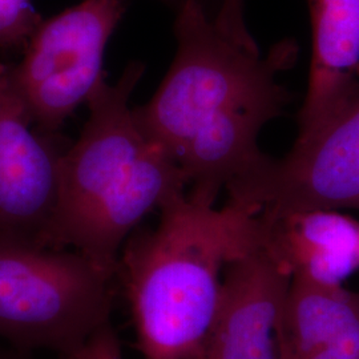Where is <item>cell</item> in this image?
I'll use <instances>...</instances> for the list:
<instances>
[{"instance_id":"6da1fadb","label":"cell","mask_w":359,"mask_h":359,"mask_svg":"<svg viewBox=\"0 0 359 359\" xmlns=\"http://www.w3.org/2000/svg\"><path fill=\"white\" fill-rule=\"evenodd\" d=\"M176 13L175 59L152 99L133 111L182 172L188 197L216 205L221 191L268 156L258 136L290 103L278 77L298 47L281 40L261 56L226 38L198 1Z\"/></svg>"},{"instance_id":"7a4b0ae2","label":"cell","mask_w":359,"mask_h":359,"mask_svg":"<svg viewBox=\"0 0 359 359\" xmlns=\"http://www.w3.org/2000/svg\"><path fill=\"white\" fill-rule=\"evenodd\" d=\"M144 72L142 62H130L115 84L105 79L86 104L88 118L62 157L47 240L48 249L75 250L114 274L142 219L188 189L176 163L130 108Z\"/></svg>"},{"instance_id":"3957f363","label":"cell","mask_w":359,"mask_h":359,"mask_svg":"<svg viewBox=\"0 0 359 359\" xmlns=\"http://www.w3.org/2000/svg\"><path fill=\"white\" fill-rule=\"evenodd\" d=\"M256 213L187 193L160 209L157 226L137 228L121 249L117 274L142 359H192L209 333L226 266L261 248Z\"/></svg>"},{"instance_id":"277c9868","label":"cell","mask_w":359,"mask_h":359,"mask_svg":"<svg viewBox=\"0 0 359 359\" xmlns=\"http://www.w3.org/2000/svg\"><path fill=\"white\" fill-rule=\"evenodd\" d=\"M115 278L71 249L0 241V338L71 358L111 323Z\"/></svg>"},{"instance_id":"5b68a950","label":"cell","mask_w":359,"mask_h":359,"mask_svg":"<svg viewBox=\"0 0 359 359\" xmlns=\"http://www.w3.org/2000/svg\"><path fill=\"white\" fill-rule=\"evenodd\" d=\"M127 8V0H83L43 19L20 62L7 65L13 90L40 132L59 135L105 80V48Z\"/></svg>"},{"instance_id":"8992f818","label":"cell","mask_w":359,"mask_h":359,"mask_svg":"<svg viewBox=\"0 0 359 359\" xmlns=\"http://www.w3.org/2000/svg\"><path fill=\"white\" fill-rule=\"evenodd\" d=\"M228 201L258 216L298 210H358L359 96L283 157L226 187Z\"/></svg>"},{"instance_id":"52a82bcc","label":"cell","mask_w":359,"mask_h":359,"mask_svg":"<svg viewBox=\"0 0 359 359\" xmlns=\"http://www.w3.org/2000/svg\"><path fill=\"white\" fill-rule=\"evenodd\" d=\"M67 147L32 124L0 63V241L47 248Z\"/></svg>"},{"instance_id":"ba28073f","label":"cell","mask_w":359,"mask_h":359,"mask_svg":"<svg viewBox=\"0 0 359 359\" xmlns=\"http://www.w3.org/2000/svg\"><path fill=\"white\" fill-rule=\"evenodd\" d=\"M289 283L262 248L233 261L215 322L192 359H281L278 321Z\"/></svg>"},{"instance_id":"9c48e42d","label":"cell","mask_w":359,"mask_h":359,"mask_svg":"<svg viewBox=\"0 0 359 359\" xmlns=\"http://www.w3.org/2000/svg\"><path fill=\"white\" fill-rule=\"evenodd\" d=\"M306 1L311 60L295 142L316 135L359 96V0Z\"/></svg>"},{"instance_id":"30bf717a","label":"cell","mask_w":359,"mask_h":359,"mask_svg":"<svg viewBox=\"0 0 359 359\" xmlns=\"http://www.w3.org/2000/svg\"><path fill=\"white\" fill-rule=\"evenodd\" d=\"M258 218L262 226L261 248L290 280L344 286L358 271L357 218L326 209Z\"/></svg>"},{"instance_id":"8fae6325","label":"cell","mask_w":359,"mask_h":359,"mask_svg":"<svg viewBox=\"0 0 359 359\" xmlns=\"http://www.w3.org/2000/svg\"><path fill=\"white\" fill-rule=\"evenodd\" d=\"M41 20L32 0H0V52H23Z\"/></svg>"},{"instance_id":"7c38bea8","label":"cell","mask_w":359,"mask_h":359,"mask_svg":"<svg viewBox=\"0 0 359 359\" xmlns=\"http://www.w3.org/2000/svg\"><path fill=\"white\" fill-rule=\"evenodd\" d=\"M213 22L226 38L250 51H259L245 20V0H221Z\"/></svg>"},{"instance_id":"4fadbf2b","label":"cell","mask_w":359,"mask_h":359,"mask_svg":"<svg viewBox=\"0 0 359 359\" xmlns=\"http://www.w3.org/2000/svg\"><path fill=\"white\" fill-rule=\"evenodd\" d=\"M305 359H359V314Z\"/></svg>"},{"instance_id":"5bb4252c","label":"cell","mask_w":359,"mask_h":359,"mask_svg":"<svg viewBox=\"0 0 359 359\" xmlns=\"http://www.w3.org/2000/svg\"><path fill=\"white\" fill-rule=\"evenodd\" d=\"M69 359H123L120 341L112 325L107 323L97 330Z\"/></svg>"},{"instance_id":"9a60e30c","label":"cell","mask_w":359,"mask_h":359,"mask_svg":"<svg viewBox=\"0 0 359 359\" xmlns=\"http://www.w3.org/2000/svg\"><path fill=\"white\" fill-rule=\"evenodd\" d=\"M160 1H163L164 4H167L169 7H173L175 10H177L179 7H181V6H182L185 1H188V0H160ZM196 1H198L200 4H203L206 10L212 13L213 18H215L216 13H217L218 7H219V1H221V0H196Z\"/></svg>"},{"instance_id":"2e32d148","label":"cell","mask_w":359,"mask_h":359,"mask_svg":"<svg viewBox=\"0 0 359 359\" xmlns=\"http://www.w3.org/2000/svg\"><path fill=\"white\" fill-rule=\"evenodd\" d=\"M0 359H18V358H11V357H0Z\"/></svg>"}]
</instances>
